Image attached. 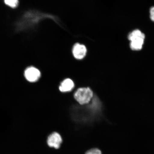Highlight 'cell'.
<instances>
[{
  "instance_id": "1",
  "label": "cell",
  "mask_w": 154,
  "mask_h": 154,
  "mask_svg": "<svg viewBox=\"0 0 154 154\" xmlns=\"http://www.w3.org/2000/svg\"><path fill=\"white\" fill-rule=\"evenodd\" d=\"M73 96L79 104L83 105L89 103L94 97V92L89 87L78 88L74 92Z\"/></svg>"
},
{
  "instance_id": "2",
  "label": "cell",
  "mask_w": 154,
  "mask_h": 154,
  "mask_svg": "<svg viewBox=\"0 0 154 154\" xmlns=\"http://www.w3.org/2000/svg\"><path fill=\"white\" fill-rule=\"evenodd\" d=\"M145 36L139 30H135L130 33L128 36L130 41L131 49L134 51H139L142 48Z\"/></svg>"
},
{
  "instance_id": "3",
  "label": "cell",
  "mask_w": 154,
  "mask_h": 154,
  "mask_svg": "<svg viewBox=\"0 0 154 154\" xmlns=\"http://www.w3.org/2000/svg\"><path fill=\"white\" fill-rule=\"evenodd\" d=\"M41 75L40 70L34 66L28 67L24 72V76L26 79L32 82H37L41 77Z\"/></svg>"
},
{
  "instance_id": "4",
  "label": "cell",
  "mask_w": 154,
  "mask_h": 154,
  "mask_svg": "<svg viewBox=\"0 0 154 154\" xmlns=\"http://www.w3.org/2000/svg\"><path fill=\"white\" fill-rule=\"evenodd\" d=\"M47 142L50 147L57 149L60 147L63 142V139L58 133L54 132L52 133L48 137Z\"/></svg>"
},
{
  "instance_id": "5",
  "label": "cell",
  "mask_w": 154,
  "mask_h": 154,
  "mask_svg": "<svg viewBox=\"0 0 154 154\" xmlns=\"http://www.w3.org/2000/svg\"><path fill=\"white\" fill-rule=\"evenodd\" d=\"M74 82L72 79L69 78H66L63 80L60 83L59 86V91L63 93H66L73 90L74 91Z\"/></svg>"
},
{
  "instance_id": "6",
  "label": "cell",
  "mask_w": 154,
  "mask_h": 154,
  "mask_svg": "<svg viewBox=\"0 0 154 154\" xmlns=\"http://www.w3.org/2000/svg\"><path fill=\"white\" fill-rule=\"evenodd\" d=\"M72 52L73 56L76 59L82 60L85 57L87 49L85 46L79 43H76L73 48Z\"/></svg>"
},
{
  "instance_id": "7",
  "label": "cell",
  "mask_w": 154,
  "mask_h": 154,
  "mask_svg": "<svg viewBox=\"0 0 154 154\" xmlns=\"http://www.w3.org/2000/svg\"><path fill=\"white\" fill-rule=\"evenodd\" d=\"M5 5L11 8H16L19 4V0H3Z\"/></svg>"
},
{
  "instance_id": "8",
  "label": "cell",
  "mask_w": 154,
  "mask_h": 154,
  "mask_svg": "<svg viewBox=\"0 0 154 154\" xmlns=\"http://www.w3.org/2000/svg\"><path fill=\"white\" fill-rule=\"evenodd\" d=\"M85 154H102V152L99 149L94 148L88 150Z\"/></svg>"
},
{
  "instance_id": "9",
  "label": "cell",
  "mask_w": 154,
  "mask_h": 154,
  "mask_svg": "<svg viewBox=\"0 0 154 154\" xmlns=\"http://www.w3.org/2000/svg\"><path fill=\"white\" fill-rule=\"evenodd\" d=\"M150 15L151 20L154 22V7H151L150 9Z\"/></svg>"
}]
</instances>
